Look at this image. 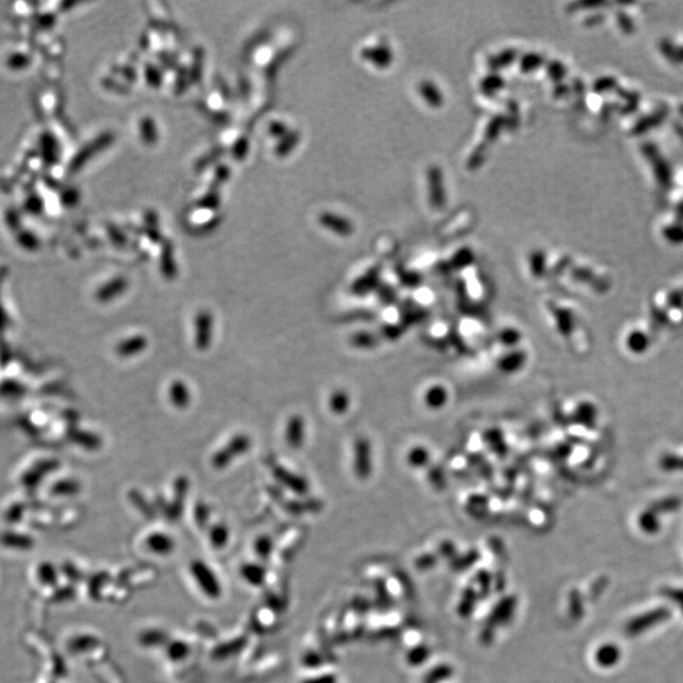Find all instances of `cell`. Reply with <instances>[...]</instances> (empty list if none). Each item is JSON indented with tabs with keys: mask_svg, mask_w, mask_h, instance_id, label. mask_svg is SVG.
<instances>
[{
	"mask_svg": "<svg viewBox=\"0 0 683 683\" xmlns=\"http://www.w3.org/2000/svg\"><path fill=\"white\" fill-rule=\"evenodd\" d=\"M505 86V80L497 72H491L483 77L480 83V90L488 97H494Z\"/></svg>",
	"mask_w": 683,
	"mask_h": 683,
	"instance_id": "obj_10",
	"label": "cell"
},
{
	"mask_svg": "<svg viewBox=\"0 0 683 683\" xmlns=\"http://www.w3.org/2000/svg\"><path fill=\"white\" fill-rule=\"evenodd\" d=\"M666 115H667V112H666V109H664L663 112L662 111H659V112L655 113L654 115H652V117H648V118L641 120V123H639V124H636V127H635V133H641L643 131H645V129L650 128V127L657 126V124L659 123V120H662V118H664Z\"/></svg>",
	"mask_w": 683,
	"mask_h": 683,
	"instance_id": "obj_20",
	"label": "cell"
},
{
	"mask_svg": "<svg viewBox=\"0 0 683 683\" xmlns=\"http://www.w3.org/2000/svg\"><path fill=\"white\" fill-rule=\"evenodd\" d=\"M676 129L677 133H678V134H680V136H681V137L683 138V127L680 126V124H676Z\"/></svg>",
	"mask_w": 683,
	"mask_h": 683,
	"instance_id": "obj_28",
	"label": "cell"
},
{
	"mask_svg": "<svg viewBox=\"0 0 683 683\" xmlns=\"http://www.w3.org/2000/svg\"><path fill=\"white\" fill-rule=\"evenodd\" d=\"M618 19H619V24H620L621 29H624L625 32H627V33L633 32L632 29H634V27H633L632 22H630L629 18H627V15L619 13V15H618Z\"/></svg>",
	"mask_w": 683,
	"mask_h": 683,
	"instance_id": "obj_26",
	"label": "cell"
},
{
	"mask_svg": "<svg viewBox=\"0 0 683 683\" xmlns=\"http://www.w3.org/2000/svg\"><path fill=\"white\" fill-rule=\"evenodd\" d=\"M349 396L346 391L335 390L330 396V408L335 412H344L348 409Z\"/></svg>",
	"mask_w": 683,
	"mask_h": 683,
	"instance_id": "obj_15",
	"label": "cell"
},
{
	"mask_svg": "<svg viewBox=\"0 0 683 683\" xmlns=\"http://www.w3.org/2000/svg\"><path fill=\"white\" fill-rule=\"evenodd\" d=\"M426 460H428V453H426V449L424 448H414L412 452H409L408 454V462L409 465H412V467H421L423 465H426Z\"/></svg>",
	"mask_w": 683,
	"mask_h": 683,
	"instance_id": "obj_19",
	"label": "cell"
},
{
	"mask_svg": "<svg viewBox=\"0 0 683 683\" xmlns=\"http://www.w3.org/2000/svg\"><path fill=\"white\" fill-rule=\"evenodd\" d=\"M488 146L485 143V142H481L479 146L474 147V151L469 154L467 160V168L468 170H477V168H481L483 165V162L486 160V156H488Z\"/></svg>",
	"mask_w": 683,
	"mask_h": 683,
	"instance_id": "obj_14",
	"label": "cell"
},
{
	"mask_svg": "<svg viewBox=\"0 0 683 683\" xmlns=\"http://www.w3.org/2000/svg\"><path fill=\"white\" fill-rule=\"evenodd\" d=\"M474 259V255L472 250L468 247H462L454 253L453 257L451 258V266L457 270H462L467 266L472 265Z\"/></svg>",
	"mask_w": 683,
	"mask_h": 683,
	"instance_id": "obj_13",
	"label": "cell"
},
{
	"mask_svg": "<svg viewBox=\"0 0 683 683\" xmlns=\"http://www.w3.org/2000/svg\"><path fill=\"white\" fill-rule=\"evenodd\" d=\"M547 74H548V77H551L553 81L559 83L567 75V69H565L563 63L554 60V61H551V63L547 65Z\"/></svg>",
	"mask_w": 683,
	"mask_h": 683,
	"instance_id": "obj_18",
	"label": "cell"
},
{
	"mask_svg": "<svg viewBox=\"0 0 683 683\" xmlns=\"http://www.w3.org/2000/svg\"><path fill=\"white\" fill-rule=\"evenodd\" d=\"M424 401H426V406L431 409L443 408L448 401V392H447L446 387H443L440 385H435V386L429 387L426 391Z\"/></svg>",
	"mask_w": 683,
	"mask_h": 683,
	"instance_id": "obj_9",
	"label": "cell"
},
{
	"mask_svg": "<svg viewBox=\"0 0 683 683\" xmlns=\"http://www.w3.org/2000/svg\"><path fill=\"white\" fill-rule=\"evenodd\" d=\"M645 148V154L648 156L650 160L654 162L655 165V174H657V177L658 180L661 182L662 185H667L669 186L670 184V171H669L668 165L666 163V161L662 160L658 154V151L655 150L654 146H650V145H647L644 146Z\"/></svg>",
	"mask_w": 683,
	"mask_h": 683,
	"instance_id": "obj_6",
	"label": "cell"
},
{
	"mask_svg": "<svg viewBox=\"0 0 683 683\" xmlns=\"http://www.w3.org/2000/svg\"><path fill=\"white\" fill-rule=\"evenodd\" d=\"M666 236H667L669 239H672V241H682L683 230H681V228H676V227H670V228L666 230Z\"/></svg>",
	"mask_w": 683,
	"mask_h": 683,
	"instance_id": "obj_25",
	"label": "cell"
},
{
	"mask_svg": "<svg viewBox=\"0 0 683 683\" xmlns=\"http://www.w3.org/2000/svg\"><path fill=\"white\" fill-rule=\"evenodd\" d=\"M321 222L326 228L333 230L335 234H339L342 237H349L355 232V227L352 222L346 219L344 216L327 213L321 216Z\"/></svg>",
	"mask_w": 683,
	"mask_h": 683,
	"instance_id": "obj_4",
	"label": "cell"
},
{
	"mask_svg": "<svg viewBox=\"0 0 683 683\" xmlns=\"http://www.w3.org/2000/svg\"><path fill=\"white\" fill-rule=\"evenodd\" d=\"M371 447L366 440H357L355 447V469L358 477H367L371 472L372 460H371Z\"/></svg>",
	"mask_w": 683,
	"mask_h": 683,
	"instance_id": "obj_3",
	"label": "cell"
},
{
	"mask_svg": "<svg viewBox=\"0 0 683 683\" xmlns=\"http://www.w3.org/2000/svg\"><path fill=\"white\" fill-rule=\"evenodd\" d=\"M426 184H428L429 202L433 209H444L447 205L446 185H444V175L440 166L433 165L428 168Z\"/></svg>",
	"mask_w": 683,
	"mask_h": 683,
	"instance_id": "obj_1",
	"label": "cell"
},
{
	"mask_svg": "<svg viewBox=\"0 0 683 683\" xmlns=\"http://www.w3.org/2000/svg\"><path fill=\"white\" fill-rule=\"evenodd\" d=\"M530 271L534 276H542L545 270V255L542 251H534L529 257Z\"/></svg>",
	"mask_w": 683,
	"mask_h": 683,
	"instance_id": "obj_16",
	"label": "cell"
},
{
	"mask_svg": "<svg viewBox=\"0 0 683 683\" xmlns=\"http://www.w3.org/2000/svg\"><path fill=\"white\" fill-rule=\"evenodd\" d=\"M567 94H568V88L565 84L561 83L554 88V97L556 98H562V97H565Z\"/></svg>",
	"mask_w": 683,
	"mask_h": 683,
	"instance_id": "obj_27",
	"label": "cell"
},
{
	"mask_svg": "<svg viewBox=\"0 0 683 683\" xmlns=\"http://www.w3.org/2000/svg\"><path fill=\"white\" fill-rule=\"evenodd\" d=\"M377 278H378V270L377 268L367 271L363 275L362 278H360L355 282V289H356L357 291H363V290H366L369 287L371 289V287L376 285Z\"/></svg>",
	"mask_w": 683,
	"mask_h": 683,
	"instance_id": "obj_17",
	"label": "cell"
},
{
	"mask_svg": "<svg viewBox=\"0 0 683 683\" xmlns=\"http://www.w3.org/2000/svg\"><path fill=\"white\" fill-rule=\"evenodd\" d=\"M143 348V341L140 338H134L132 341L128 342V346L127 344H123L120 348H119V352L126 355V353H132V352H138L140 349Z\"/></svg>",
	"mask_w": 683,
	"mask_h": 683,
	"instance_id": "obj_23",
	"label": "cell"
},
{
	"mask_svg": "<svg viewBox=\"0 0 683 683\" xmlns=\"http://www.w3.org/2000/svg\"><path fill=\"white\" fill-rule=\"evenodd\" d=\"M361 57L364 61L376 66L377 69H387L392 63L394 54L389 46L377 45V46L362 49Z\"/></svg>",
	"mask_w": 683,
	"mask_h": 683,
	"instance_id": "obj_2",
	"label": "cell"
},
{
	"mask_svg": "<svg viewBox=\"0 0 683 683\" xmlns=\"http://www.w3.org/2000/svg\"><path fill=\"white\" fill-rule=\"evenodd\" d=\"M544 63H545V58L539 54H536V52L525 54L519 60V69L524 74H529V72L538 70L540 66H543Z\"/></svg>",
	"mask_w": 683,
	"mask_h": 683,
	"instance_id": "obj_12",
	"label": "cell"
},
{
	"mask_svg": "<svg viewBox=\"0 0 683 683\" xmlns=\"http://www.w3.org/2000/svg\"><path fill=\"white\" fill-rule=\"evenodd\" d=\"M516 58H517V51L515 49H504L488 58V67L492 70V72H497L501 69L509 67L510 65L515 63Z\"/></svg>",
	"mask_w": 683,
	"mask_h": 683,
	"instance_id": "obj_7",
	"label": "cell"
},
{
	"mask_svg": "<svg viewBox=\"0 0 683 683\" xmlns=\"http://www.w3.org/2000/svg\"><path fill=\"white\" fill-rule=\"evenodd\" d=\"M616 85V81L615 79H611V77H607V79H600L597 80V83L595 84V90L597 93H602V91L607 90V89H611Z\"/></svg>",
	"mask_w": 683,
	"mask_h": 683,
	"instance_id": "obj_24",
	"label": "cell"
},
{
	"mask_svg": "<svg viewBox=\"0 0 683 683\" xmlns=\"http://www.w3.org/2000/svg\"><path fill=\"white\" fill-rule=\"evenodd\" d=\"M681 111H682V114H683V106H681Z\"/></svg>",
	"mask_w": 683,
	"mask_h": 683,
	"instance_id": "obj_29",
	"label": "cell"
},
{
	"mask_svg": "<svg viewBox=\"0 0 683 683\" xmlns=\"http://www.w3.org/2000/svg\"><path fill=\"white\" fill-rule=\"evenodd\" d=\"M171 394H172L175 404L177 405H182L184 403H186V399L188 398V395H185L186 394V389L182 386V384L175 385Z\"/></svg>",
	"mask_w": 683,
	"mask_h": 683,
	"instance_id": "obj_22",
	"label": "cell"
},
{
	"mask_svg": "<svg viewBox=\"0 0 683 683\" xmlns=\"http://www.w3.org/2000/svg\"><path fill=\"white\" fill-rule=\"evenodd\" d=\"M418 91L419 94L421 95V98L424 99L426 104L432 106L434 109H438L442 105L444 104V97H443L442 91L432 81L423 80L418 85Z\"/></svg>",
	"mask_w": 683,
	"mask_h": 683,
	"instance_id": "obj_5",
	"label": "cell"
},
{
	"mask_svg": "<svg viewBox=\"0 0 683 683\" xmlns=\"http://www.w3.org/2000/svg\"><path fill=\"white\" fill-rule=\"evenodd\" d=\"M618 658V649L615 647H605L599 653V661L602 664H611Z\"/></svg>",
	"mask_w": 683,
	"mask_h": 683,
	"instance_id": "obj_21",
	"label": "cell"
},
{
	"mask_svg": "<svg viewBox=\"0 0 683 683\" xmlns=\"http://www.w3.org/2000/svg\"><path fill=\"white\" fill-rule=\"evenodd\" d=\"M509 126V119L506 118L505 115H495L492 118L490 119V122L486 126V129H485V134H483V142L486 145H491L494 143L499 136L501 134V131L505 128V127Z\"/></svg>",
	"mask_w": 683,
	"mask_h": 683,
	"instance_id": "obj_8",
	"label": "cell"
},
{
	"mask_svg": "<svg viewBox=\"0 0 683 683\" xmlns=\"http://www.w3.org/2000/svg\"><path fill=\"white\" fill-rule=\"evenodd\" d=\"M287 442L291 447H300L304 440V423L300 418L291 419L286 432Z\"/></svg>",
	"mask_w": 683,
	"mask_h": 683,
	"instance_id": "obj_11",
	"label": "cell"
}]
</instances>
